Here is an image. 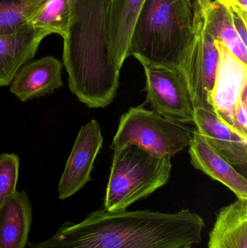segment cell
Returning a JSON list of instances; mask_svg holds the SVG:
<instances>
[{"label":"cell","instance_id":"cell-6","mask_svg":"<svg viewBox=\"0 0 247 248\" xmlns=\"http://www.w3.org/2000/svg\"><path fill=\"white\" fill-rule=\"evenodd\" d=\"M205 3L206 0L193 1L192 37L178 74L185 81L194 108L214 113L211 93L219 54L206 24Z\"/></svg>","mask_w":247,"mask_h":248},{"label":"cell","instance_id":"cell-19","mask_svg":"<svg viewBox=\"0 0 247 248\" xmlns=\"http://www.w3.org/2000/svg\"><path fill=\"white\" fill-rule=\"evenodd\" d=\"M46 0H0V35L16 33L29 26L30 19Z\"/></svg>","mask_w":247,"mask_h":248},{"label":"cell","instance_id":"cell-9","mask_svg":"<svg viewBox=\"0 0 247 248\" xmlns=\"http://www.w3.org/2000/svg\"><path fill=\"white\" fill-rule=\"evenodd\" d=\"M102 145V134L97 121L92 119L81 127L58 185L59 199L70 198L91 180L94 163Z\"/></svg>","mask_w":247,"mask_h":248},{"label":"cell","instance_id":"cell-14","mask_svg":"<svg viewBox=\"0 0 247 248\" xmlns=\"http://www.w3.org/2000/svg\"><path fill=\"white\" fill-rule=\"evenodd\" d=\"M32 207L25 191H16L0 205V248H26Z\"/></svg>","mask_w":247,"mask_h":248},{"label":"cell","instance_id":"cell-12","mask_svg":"<svg viewBox=\"0 0 247 248\" xmlns=\"http://www.w3.org/2000/svg\"><path fill=\"white\" fill-rule=\"evenodd\" d=\"M62 65L52 56L25 63L15 74L10 92L21 102L50 94L62 86Z\"/></svg>","mask_w":247,"mask_h":248},{"label":"cell","instance_id":"cell-15","mask_svg":"<svg viewBox=\"0 0 247 248\" xmlns=\"http://www.w3.org/2000/svg\"><path fill=\"white\" fill-rule=\"evenodd\" d=\"M208 248H247V200H238L218 213Z\"/></svg>","mask_w":247,"mask_h":248},{"label":"cell","instance_id":"cell-3","mask_svg":"<svg viewBox=\"0 0 247 248\" xmlns=\"http://www.w3.org/2000/svg\"><path fill=\"white\" fill-rule=\"evenodd\" d=\"M191 0H145L135 22L129 57L142 65L179 72L192 37Z\"/></svg>","mask_w":247,"mask_h":248},{"label":"cell","instance_id":"cell-2","mask_svg":"<svg viewBox=\"0 0 247 248\" xmlns=\"http://www.w3.org/2000/svg\"><path fill=\"white\" fill-rule=\"evenodd\" d=\"M111 0H71L64 38V65L71 91L93 108L114 100L122 67L116 61L110 32Z\"/></svg>","mask_w":247,"mask_h":248},{"label":"cell","instance_id":"cell-18","mask_svg":"<svg viewBox=\"0 0 247 248\" xmlns=\"http://www.w3.org/2000/svg\"><path fill=\"white\" fill-rule=\"evenodd\" d=\"M71 0H46L39 11L30 19L29 26L48 34L66 36L71 20Z\"/></svg>","mask_w":247,"mask_h":248},{"label":"cell","instance_id":"cell-22","mask_svg":"<svg viewBox=\"0 0 247 248\" xmlns=\"http://www.w3.org/2000/svg\"><path fill=\"white\" fill-rule=\"evenodd\" d=\"M179 248H191V246H184V247H181Z\"/></svg>","mask_w":247,"mask_h":248},{"label":"cell","instance_id":"cell-10","mask_svg":"<svg viewBox=\"0 0 247 248\" xmlns=\"http://www.w3.org/2000/svg\"><path fill=\"white\" fill-rule=\"evenodd\" d=\"M194 124L206 141L231 164L246 173L247 136L201 108H194Z\"/></svg>","mask_w":247,"mask_h":248},{"label":"cell","instance_id":"cell-13","mask_svg":"<svg viewBox=\"0 0 247 248\" xmlns=\"http://www.w3.org/2000/svg\"><path fill=\"white\" fill-rule=\"evenodd\" d=\"M48 33L30 26L0 35V87L10 84L19 68L31 60Z\"/></svg>","mask_w":247,"mask_h":248},{"label":"cell","instance_id":"cell-20","mask_svg":"<svg viewBox=\"0 0 247 248\" xmlns=\"http://www.w3.org/2000/svg\"><path fill=\"white\" fill-rule=\"evenodd\" d=\"M19 157L13 153L0 155V205L16 192L19 175Z\"/></svg>","mask_w":247,"mask_h":248},{"label":"cell","instance_id":"cell-5","mask_svg":"<svg viewBox=\"0 0 247 248\" xmlns=\"http://www.w3.org/2000/svg\"><path fill=\"white\" fill-rule=\"evenodd\" d=\"M192 133L142 106L131 108L120 118L110 149L135 144L158 155H175L189 146Z\"/></svg>","mask_w":247,"mask_h":248},{"label":"cell","instance_id":"cell-11","mask_svg":"<svg viewBox=\"0 0 247 248\" xmlns=\"http://www.w3.org/2000/svg\"><path fill=\"white\" fill-rule=\"evenodd\" d=\"M189 153L191 163L213 180L227 186L238 200H247V180L197 131H193Z\"/></svg>","mask_w":247,"mask_h":248},{"label":"cell","instance_id":"cell-1","mask_svg":"<svg viewBox=\"0 0 247 248\" xmlns=\"http://www.w3.org/2000/svg\"><path fill=\"white\" fill-rule=\"evenodd\" d=\"M204 220L189 209L97 210L78 224L65 223L50 238L29 248H179L201 243Z\"/></svg>","mask_w":247,"mask_h":248},{"label":"cell","instance_id":"cell-4","mask_svg":"<svg viewBox=\"0 0 247 248\" xmlns=\"http://www.w3.org/2000/svg\"><path fill=\"white\" fill-rule=\"evenodd\" d=\"M172 156L158 155L135 144L114 150L104 209L125 211L168 183Z\"/></svg>","mask_w":247,"mask_h":248},{"label":"cell","instance_id":"cell-21","mask_svg":"<svg viewBox=\"0 0 247 248\" xmlns=\"http://www.w3.org/2000/svg\"><path fill=\"white\" fill-rule=\"evenodd\" d=\"M229 8L247 15V0H217Z\"/></svg>","mask_w":247,"mask_h":248},{"label":"cell","instance_id":"cell-8","mask_svg":"<svg viewBox=\"0 0 247 248\" xmlns=\"http://www.w3.org/2000/svg\"><path fill=\"white\" fill-rule=\"evenodd\" d=\"M215 44L219 59L211 93L212 106L218 117L236 128L235 105L241 100L247 102V63L232 54L223 44L217 41Z\"/></svg>","mask_w":247,"mask_h":248},{"label":"cell","instance_id":"cell-7","mask_svg":"<svg viewBox=\"0 0 247 248\" xmlns=\"http://www.w3.org/2000/svg\"><path fill=\"white\" fill-rule=\"evenodd\" d=\"M146 102L154 112L176 124H193L194 108L185 81L176 71L142 65Z\"/></svg>","mask_w":247,"mask_h":248},{"label":"cell","instance_id":"cell-17","mask_svg":"<svg viewBox=\"0 0 247 248\" xmlns=\"http://www.w3.org/2000/svg\"><path fill=\"white\" fill-rule=\"evenodd\" d=\"M205 21L215 41L223 44L232 54L247 63V46L238 36L229 7L217 0H206Z\"/></svg>","mask_w":247,"mask_h":248},{"label":"cell","instance_id":"cell-16","mask_svg":"<svg viewBox=\"0 0 247 248\" xmlns=\"http://www.w3.org/2000/svg\"><path fill=\"white\" fill-rule=\"evenodd\" d=\"M144 1L145 0H111L110 39L113 53L121 67L129 58L132 32Z\"/></svg>","mask_w":247,"mask_h":248}]
</instances>
